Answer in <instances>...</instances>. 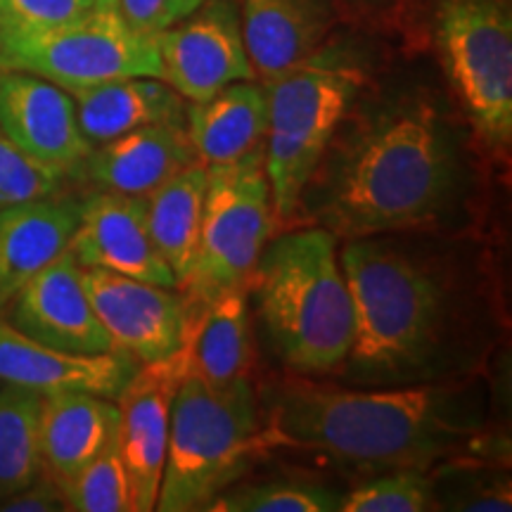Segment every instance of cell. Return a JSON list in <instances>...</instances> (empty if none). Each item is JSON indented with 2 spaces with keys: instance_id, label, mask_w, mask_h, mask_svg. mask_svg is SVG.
Instances as JSON below:
<instances>
[{
  "instance_id": "obj_16",
  "label": "cell",
  "mask_w": 512,
  "mask_h": 512,
  "mask_svg": "<svg viewBox=\"0 0 512 512\" xmlns=\"http://www.w3.org/2000/svg\"><path fill=\"white\" fill-rule=\"evenodd\" d=\"M136 373V361L121 351L72 354L36 342L0 320V382L31 389L41 396L88 392L117 399Z\"/></svg>"
},
{
  "instance_id": "obj_13",
  "label": "cell",
  "mask_w": 512,
  "mask_h": 512,
  "mask_svg": "<svg viewBox=\"0 0 512 512\" xmlns=\"http://www.w3.org/2000/svg\"><path fill=\"white\" fill-rule=\"evenodd\" d=\"M0 131L62 176L83 171L93 150L76 121L72 95L27 72H0Z\"/></svg>"
},
{
  "instance_id": "obj_30",
  "label": "cell",
  "mask_w": 512,
  "mask_h": 512,
  "mask_svg": "<svg viewBox=\"0 0 512 512\" xmlns=\"http://www.w3.org/2000/svg\"><path fill=\"white\" fill-rule=\"evenodd\" d=\"M98 8L95 0H0V34L62 27Z\"/></svg>"
},
{
  "instance_id": "obj_18",
  "label": "cell",
  "mask_w": 512,
  "mask_h": 512,
  "mask_svg": "<svg viewBox=\"0 0 512 512\" xmlns=\"http://www.w3.org/2000/svg\"><path fill=\"white\" fill-rule=\"evenodd\" d=\"M119 406L88 392L46 394L41 401L43 475L64 489L79 472L117 439Z\"/></svg>"
},
{
  "instance_id": "obj_20",
  "label": "cell",
  "mask_w": 512,
  "mask_h": 512,
  "mask_svg": "<svg viewBox=\"0 0 512 512\" xmlns=\"http://www.w3.org/2000/svg\"><path fill=\"white\" fill-rule=\"evenodd\" d=\"M200 162L185 126L150 124L91 150L83 171L100 190L145 197L159 185Z\"/></svg>"
},
{
  "instance_id": "obj_5",
  "label": "cell",
  "mask_w": 512,
  "mask_h": 512,
  "mask_svg": "<svg viewBox=\"0 0 512 512\" xmlns=\"http://www.w3.org/2000/svg\"><path fill=\"white\" fill-rule=\"evenodd\" d=\"M256 396L247 377L211 387L188 373L171 408L169 444L155 510H207L264 451Z\"/></svg>"
},
{
  "instance_id": "obj_24",
  "label": "cell",
  "mask_w": 512,
  "mask_h": 512,
  "mask_svg": "<svg viewBox=\"0 0 512 512\" xmlns=\"http://www.w3.org/2000/svg\"><path fill=\"white\" fill-rule=\"evenodd\" d=\"M207 195V166L195 162L145 197L147 228L176 278V290L188 283L200 252V230Z\"/></svg>"
},
{
  "instance_id": "obj_23",
  "label": "cell",
  "mask_w": 512,
  "mask_h": 512,
  "mask_svg": "<svg viewBox=\"0 0 512 512\" xmlns=\"http://www.w3.org/2000/svg\"><path fill=\"white\" fill-rule=\"evenodd\" d=\"M188 373L211 387L242 380L249 368V287L221 292L207 304H188Z\"/></svg>"
},
{
  "instance_id": "obj_10",
  "label": "cell",
  "mask_w": 512,
  "mask_h": 512,
  "mask_svg": "<svg viewBox=\"0 0 512 512\" xmlns=\"http://www.w3.org/2000/svg\"><path fill=\"white\" fill-rule=\"evenodd\" d=\"M162 81L183 100L204 102L235 81H254L235 0H204L192 15L159 31Z\"/></svg>"
},
{
  "instance_id": "obj_9",
  "label": "cell",
  "mask_w": 512,
  "mask_h": 512,
  "mask_svg": "<svg viewBox=\"0 0 512 512\" xmlns=\"http://www.w3.org/2000/svg\"><path fill=\"white\" fill-rule=\"evenodd\" d=\"M3 69L41 76L64 91L128 76L162 79L155 38L133 31L117 8H98L62 27L0 34Z\"/></svg>"
},
{
  "instance_id": "obj_22",
  "label": "cell",
  "mask_w": 512,
  "mask_h": 512,
  "mask_svg": "<svg viewBox=\"0 0 512 512\" xmlns=\"http://www.w3.org/2000/svg\"><path fill=\"white\" fill-rule=\"evenodd\" d=\"M185 133L204 166L233 164L266 145V91L252 81H235L185 112Z\"/></svg>"
},
{
  "instance_id": "obj_33",
  "label": "cell",
  "mask_w": 512,
  "mask_h": 512,
  "mask_svg": "<svg viewBox=\"0 0 512 512\" xmlns=\"http://www.w3.org/2000/svg\"><path fill=\"white\" fill-rule=\"evenodd\" d=\"M451 508L467 512H508L512 510L510 479H496V482L479 484L470 496L456 498V503Z\"/></svg>"
},
{
  "instance_id": "obj_2",
  "label": "cell",
  "mask_w": 512,
  "mask_h": 512,
  "mask_svg": "<svg viewBox=\"0 0 512 512\" xmlns=\"http://www.w3.org/2000/svg\"><path fill=\"white\" fill-rule=\"evenodd\" d=\"M261 441L320 453L358 472L427 470L465 451L472 427L439 389L347 392L285 380L264 392Z\"/></svg>"
},
{
  "instance_id": "obj_3",
  "label": "cell",
  "mask_w": 512,
  "mask_h": 512,
  "mask_svg": "<svg viewBox=\"0 0 512 512\" xmlns=\"http://www.w3.org/2000/svg\"><path fill=\"white\" fill-rule=\"evenodd\" d=\"M275 354L297 373H332L347 363L354 309L337 256V235L302 228L268 240L249 280Z\"/></svg>"
},
{
  "instance_id": "obj_34",
  "label": "cell",
  "mask_w": 512,
  "mask_h": 512,
  "mask_svg": "<svg viewBox=\"0 0 512 512\" xmlns=\"http://www.w3.org/2000/svg\"><path fill=\"white\" fill-rule=\"evenodd\" d=\"M100 8H117V0H95Z\"/></svg>"
},
{
  "instance_id": "obj_14",
  "label": "cell",
  "mask_w": 512,
  "mask_h": 512,
  "mask_svg": "<svg viewBox=\"0 0 512 512\" xmlns=\"http://www.w3.org/2000/svg\"><path fill=\"white\" fill-rule=\"evenodd\" d=\"M10 325L36 342L72 354H107L112 339L95 316L83 268L72 252L34 275L10 302Z\"/></svg>"
},
{
  "instance_id": "obj_11",
  "label": "cell",
  "mask_w": 512,
  "mask_h": 512,
  "mask_svg": "<svg viewBox=\"0 0 512 512\" xmlns=\"http://www.w3.org/2000/svg\"><path fill=\"white\" fill-rule=\"evenodd\" d=\"M188 375V347L157 363H145L117 394V446L124 460L131 505L136 512L155 510L162 482L166 444H169L171 408L183 377Z\"/></svg>"
},
{
  "instance_id": "obj_32",
  "label": "cell",
  "mask_w": 512,
  "mask_h": 512,
  "mask_svg": "<svg viewBox=\"0 0 512 512\" xmlns=\"http://www.w3.org/2000/svg\"><path fill=\"white\" fill-rule=\"evenodd\" d=\"M62 508V491L57 489L46 475H41L34 484H29L27 489L17 491L15 496L5 498V501L0 503V510L10 512H53Z\"/></svg>"
},
{
  "instance_id": "obj_28",
  "label": "cell",
  "mask_w": 512,
  "mask_h": 512,
  "mask_svg": "<svg viewBox=\"0 0 512 512\" xmlns=\"http://www.w3.org/2000/svg\"><path fill=\"white\" fill-rule=\"evenodd\" d=\"M64 508L76 512H131V484L117 439L62 489Z\"/></svg>"
},
{
  "instance_id": "obj_7",
  "label": "cell",
  "mask_w": 512,
  "mask_h": 512,
  "mask_svg": "<svg viewBox=\"0 0 512 512\" xmlns=\"http://www.w3.org/2000/svg\"><path fill=\"white\" fill-rule=\"evenodd\" d=\"M434 41L475 136L496 157L512 145L510 0H439Z\"/></svg>"
},
{
  "instance_id": "obj_8",
  "label": "cell",
  "mask_w": 512,
  "mask_h": 512,
  "mask_svg": "<svg viewBox=\"0 0 512 512\" xmlns=\"http://www.w3.org/2000/svg\"><path fill=\"white\" fill-rule=\"evenodd\" d=\"M273 226L266 145L233 164L207 166L200 252L181 287L185 302L207 304L221 292L249 287Z\"/></svg>"
},
{
  "instance_id": "obj_26",
  "label": "cell",
  "mask_w": 512,
  "mask_h": 512,
  "mask_svg": "<svg viewBox=\"0 0 512 512\" xmlns=\"http://www.w3.org/2000/svg\"><path fill=\"white\" fill-rule=\"evenodd\" d=\"M342 496L318 482L273 479L223 491L209 503L211 512H339Z\"/></svg>"
},
{
  "instance_id": "obj_1",
  "label": "cell",
  "mask_w": 512,
  "mask_h": 512,
  "mask_svg": "<svg viewBox=\"0 0 512 512\" xmlns=\"http://www.w3.org/2000/svg\"><path fill=\"white\" fill-rule=\"evenodd\" d=\"M316 174L318 216L332 235L420 228L439 219L456 190V140L432 107H399L361 121Z\"/></svg>"
},
{
  "instance_id": "obj_6",
  "label": "cell",
  "mask_w": 512,
  "mask_h": 512,
  "mask_svg": "<svg viewBox=\"0 0 512 512\" xmlns=\"http://www.w3.org/2000/svg\"><path fill=\"white\" fill-rule=\"evenodd\" d=\"M363 83V64L342 48H320L264 83L266 176L278 219L290 221L297 214L313 174Z\"/></svg>"
},
{
  "instance_id": "obj_31",
  "label": "cell",
  "mask_w": 512,
  "mask_h": 512,
  "mask_svg": "<svg viewBox=\"0 0 512 512\" xmlns=\"http://www.w3.org/2000/svg\"><path fill=\"white\" fill-rule=\"evenodd\" d=\"M204 0H117L119 15L138 34L155 38L192 15Z\"/></svg>"
},
{
  "instance_id": "obj_21",
  "label": "cell",
  "mask_w": 512,
  "mask_h": 512,
  "mask_svg": "<svg viewBox=\"0 0 512 512\" xmlns=\"http://www.w3.org/2000/svg\"><path fill=\"white\" fill-rule=\"evenodd\" d=\"M67 93L83 138L93 147L150 124L185 126V100L157 76H128Z\"/></svg>"
},
{
  "instance_id": "obj_4",
  "label": "cell",
  "mask_w": 512,
  "mask_h": 512,
  "mask_svg": "<svg viewBox=\"0 0 512 512\" xmlns=\"http://www.w3.org/2000/svg\"><path fill=\"white\" fill-rule=\"evenodd\" d=\"M354 309L351 375L401 382L418 375L444 337V292L415 261L387 242L354 238L339 254Z\"/></svg>"
},
{
  "instance_id": "obj_15",
  "label": "cell",
  "mask_w": 512,
  "mask_h": 512,
  "mask_svg": "<svg viewBox=\"0 0 512 512\" xmlns=\"http://www.w3.org/2000/svg\"><path fill=\"white\" fill-rule=\"evenodd\" d=\"M69 252L81 268H102L176 290L174 273L150 238L143 197L110 190L95 192L81 204Z\"/></svg>"
},
{
  "instance_id": "obj_19",
  "label": "cell",
  "mask_w": 512,
  "mask_h": 512,
  "mask_svg": "<svg viewBox=\"0 0 512 512\" xmlns=\"http://www.w3.org/2000/svg\"><path fill=\"white\" fill-rule=\"evenodd\" d=\"M79 216V202L57 200V195L0 209V311L34 275L67 252Z\"/></svg>"
},
{
  "instance_id": "obj_29",
  "label": "cell",
  "mask_w": 512,
  "mask_h": 512,
  "mask_svg": "<svg viewBox=\"0 0 512 512\" xmlns=\"http://www.w3.org/2000/svg\"><path fill=\"white\" fill-rule=\"evenodd\" d=\"M62 181L60 171L29 157L0 131V209L55 197L62 190Z\"/></svg>"
},
{
  "instance_id": "obj_12",
  "label": "cell",
  "mask_w": 512,
  "mask_h": 512,
  "mask_svg": "<svg viewBox=\"0 0 512 512\" xmlns=\"http://www.w3.org/2000/svg\"><path fill=\"white\" fill-rule=\"evenodd\" d=\"M83 283L114 351L145 366L183 347L190 306L176 290L102 268H83Z\"/></svg>"
},
{
  "instance_id": "obj_27",
  "label": "cell",
  "mask_w": 512,
  "mask_h": 512,
  "mask_svg": "<svg viewBox=\"0 0 512 512\" xmlns=\"http://www.w3.org/2000/svg\"><path fill=\"white\" fill-rule=\"evenodd\" d=\"M427 470H389L358 484L339 501V512H427L439 508Z\"/></svg>"
},
{
  "instance_id": "obj_17",
  "label": "cell",
  "mask_w": 512,
  "mask_h": 512,
  "mask_svg": "<svg viewBox=\"0 0 512 512\" xmlns=\"http://www.w3.org/2000/svg\"><path fill=\"white\" fill-rule=\"evenodd\" d=\"M238 10L249 62L264 83L320 50L335 22L332 0H240Z\"/></svg>"
},
{
  "instance_id": "obj_25",
  "label": "cell",
  "mask_w": 512,
  "mask_h": 512,
  "mask_svg": "<svg viewBox=\"0 0 512 512\" xmlns=\"http://www.w3.org/2000/svg\"><path fill=\"white\" fill-rule=\"evenodd\" d=\"M41 401L43 396L31 389L0 384V503L43 475Z\"/></svg>"
}]
</instances>
